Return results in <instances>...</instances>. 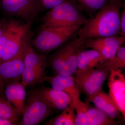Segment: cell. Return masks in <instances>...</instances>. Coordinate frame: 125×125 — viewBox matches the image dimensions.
I'll return each mask as SVG.
<instances>
[{
  "instance_id": "18",
  "label": "cell",
  "mask_w": 125,
  "mask_h": 125,
  "mask_svg": "<svg viewBox=\"0 0 125 125\" xmlns=\"http://www.w3.org/2000/svg\"><path fill=\"white\" fill-rule=\"evenodd\" d=\"M45 70L25 67L22 74V83L25 87H31L45 81Z\"/></svg>"
},
{
  "instance_id": "26",
  "label": "cell",
  "mask_w": 125,
  "mask_h": 125,
  "mask_svg": "<svg viewBox=\"0 0 125 125\" xmlns=\"http://www.w3.org/2000/svg\"><path fill=\"white\" fill-rule=\"evenodd\" d=\"M123 11L121 18L120 33L121 36H123L125 39V3L123 4Z\"/></svg>"
},
{
  "instance_id": "27",
  "label": "cell",
  "mask_w": 125,
  "mask_h": 125,
  "mask_svg": "<svg viewBox=\"0 0 125 125\" xmlns=\"http://www.w3.org/2000/svg\"><path fill=\"white\" fill-rule=\"evenodd\" d=\"M16 123L12 121L5 119V118H0V125H16Z\"/></svg>"
},
{
  "instance_id": "8",
  "label": "cell",
  "mask_w": 125,
  "mask_h": 125,
  "mask_svg": "<svg viewBox=\"0 0 125 125\" xmlns=\"http://www.w3.org/2000/svg\"><path fill=\"white\" fill-rule=\"evenodd\" d=\"M29 37V35L27 36L18 54L14 58L0 64V81L5 84L21 79L25 67L24 51L30 42Z\"/></svg>"
},
{
  "instance_id": "9",
  "label": "cell",
  "mask_w": 125,
  "mask_h": 125,
  "mask_svg": "<svg viewBox=\"0 0 125 125\" xmlns=\"http://www.w3.org/2000/svg\"><path fill=\"white\" fill-rule=\"evenodd\" d=\"M107 85L108 94L125 121V76L121 70H110Z\"/></svg>"
},
{
  "instance_id": "25",
  "label": "cell",
  "mask_w": 125,
  "mask_h": 125,
  "mask_svg": "<svg viewBox=\"0 0 125 125\" xmlns=\"http://www.w3.org/2000/svg\"><path fill=\"white\" fill-rule=\"evenodd\" d=\"M67 0H40L42 7L51 9L62 4Z\"/></svg>"
},
{
  "instance_id": "10",
  "label": "cell",
  "mask_w": 125,
  "mask_h": 125,
  "mask_svg": "<svg viewBox=\"0 0 125 125\" xmlns=\"http://www.w3.org/2000/svg\"><path fill=\"white\" fill-rule=\"evenodd\" d=\"M125 42L123 36H115L85 39L84 46L85 49L96 50L108 60L115 55L118 49Z\"/></svg>"
},
{
  "instance_id": "24",
  "label": "cell",
  "mask_w": 125,
  "mask_h": 125,
  "mask_svg": "<svg viewBox=\"0 0 125 125\" xmlns=\"http://www.w3.org/2000/svg\"><path fill=\"white\" fill-rule=\"evenodd\" d=\"M73 103L76 113L75 125H88L87 112L90 106L81 99Z\"/></svg>"
},
{
  "instance_id": "13",
  "label": "cell",
  "mask_w": 125,
  "mask_h": 125,
  "mask_svg": "<svg viewBox=\"0 0 125 125\" xmlns=\"http://www.w3.org/2000/svg\"><path fill=\"white\" fill-rule=\"evenodd\" d=\"M25 87L22 83L17 81L5 84L6 97L21 115H22L27 98Z\"/></svg>"
},
{
  "instance_id": "16",
  "label": "cell",
  "mask_w": 125,
  "mask_h": 125,
  "mask_svg": "<svg viewBox=\"0 0 125 125\" xmlns=\"http://www.w3.org/2000/svg\"><path fill=\"white\" fill-rule=\"evenodd\" d=\"M108 60L96 50L83 49L81 50L78 54L77 70L100 67Z\"/></svg>"
},
{
  "instance_id": "17",
  "label": "cell",
  "mask_w": 125,
  "mask_h": 125,
  "mask_svg": "<svg viewBox=\"0 0 125 125\" xmlns=\"http://www.w3.org/2000/svg\"><path fill=\"white\" fill-rule=\"evenodd\" d=\"M24 63L25 67L45 70L47 65L46 56L36 53L29 42L24 51Z\"/></svg>"
},
{
  "instance_id": "6",
  "label": "cell",
  "mask_w": 125,
  "mask_h": 125,
  "mask_svg": "<svg viewBox=\"0 0 125 125\" xmlns=\"http://www.w3.org/2000/svg\"><path fill=\"white\" fill-rule=\"evenodd\" d=\"M75 80L80 90L90 97L102 88L109 71L101 67L77 70L75 73Z\"/></svg>"
},
{
  "instance_id": "15",
  "label": "cell",
  "mask_w": 125,
  "mask_h": 125,
  "mask_svg": "<svg viewBox=\"0 0 125 125\" xmlns=\"http://www.w3.org/2000/svg\"><path fill=\"white\" fill-rule=\"evenodd\" d=\"M88 99L89 102L93 103L96 107L104 112L113 120H115L119 116L120 112L114 102L109 94L104 92L102 89Z\"/></svg>"
},
{
  "instance_id": "28",
  "label": "cell",
  "mask_w": 125,
  "mask_h": 125,
  "mask_svg": "<svg viewBox=\"0 0 125 125\" xmlns=\"http://www.w3.org/2000/svg\"><path fill=\"white\" fill-rule=\"evenodd\" d=\"M5 84L2 81H0V92L4 93Z\"/></svg>"
},
{
  "instance_id": "3",
  "label": "cell",
  "mask_w": 125,
  "mask_h": 125,
  "mask_svg": "<svg viewBox=\"0 0 125 125\" xmlns=\"http://www.w3.org/2000/svg\"><path fill=\"white\" fill-rule=\"evenodd\" d=\"M73 0H67L50 9L42 19L41 28L82 26L87 19Z\"/></svg>"
},
{
  "instance_id": "1",
  "label": "cell",
  "mask_w": 125,
  "mask_h": 125,
  "mask_svg": "<svg viewBox=\"0 0 125 125\" xmlns=\"http://www.w3.org/2000/svg\"><path fill=\"white\" fill-rule=\"evenodd\" d=\"M122 0H110L81 26L77 36L83 39L116 36L120 32Z\"/></svg>"
},
{
  "instance_id": "14",
  "label": "cell",
  "mask_w": 125,
  "mask_h": 125,
  "mask_svg": "<svg viewBox=\"0 0 125 125\" xmlns=\"http://www.w3.org/2000/svg\"><path fill=\"white\" fill-rule=\"evenodd\" d=\"M37 90L52 109L62 111L73 102L68 94L52 87H43Z\"/></svg>"
},
{
  "instance_id": "7",
  "label": "cell",
  "mask_w": 125,
  "mask_h": 125,
  "mask_svg": "<svg viewBox=\"0 0 125 125\" xmlns=\"http://www.w3.org/2000/svg\"><path fill=\"white\" fill-rule=\"evenodd\" d=\"M2 8L6 12L27 22H31L42 9L40 0H2Z\"/></svg>"
},
{
  "instance_id": "23",
  "label": "cell",
  "mask_w": 125,
  "mask_h": 125,
  "mask_svg": "<svg viewBox=\"0 0 125 125\" xmlns=\"http://www.w3.org/2000/svg\"><path fill=\"white\" fill-rule=\"evenodd\" d=\"M100 67L110 71L113 69H125V46H121L113 58L108 60Z\"/></svg>"
},
{
  "instance_id": "5",
  "label": "cell",
  "mask_w": 125,
  "mask_h": 125,
  "mask_svg": "<svg viewBox=\"0 0 125 125\" xmlns=\"http://www.w3.org/2000/svg\"><path fill=\"white\" fill-rule=\"evenodd\" d=\"M53 110L37 90H33L27 95L19 125H39L52 115Z\"/></svg>"
},
{
  "instance_id": "20",
  "label": "cell",
  "mask_w": 125,
  "mask_h": 125,
  "mask_svg": "<svg viewBox=\"0 0 125 125\" xmlns=\"http://www.w3.org/2000/svg\"><path fill=\"white\" fill-rule=\"evenodd\" d=\"M88 125H112L118 123L97 108L90 107L87 112Z\"/></svg>"
},
{
  "instance_id": "2",
  "label": "cell",
  "mask_w": 125,
  "mask_h": 125,
  "mask_svg": "<svg viewBox=\"0 0 125 125\" xmlns=\"http://www.w3.org/2000/svg\"><path fill=\"white\" fill-rule=\"evenodd\" d=\"M84 40L75 36L60 47L51 56L49 63L57 74L71 76L77 70V58L84 46Z\"/></svg>"
},
{
  "instance_id": "19",
  "label": "cell",
  "mask_w": 125,
  "mask_h": 125,
  "mask_svg": "<svg viewBox=\"0 0 125 125\" xmlns=\"http://www.w3.org/2000/svg\"><path fill=\"white\" fill-rule=\"evenodd\" d=\"M76 113L73 102L62 110L60 114L46 123L49 125H75Z\"/></svg>"
},
{
  "instance_id": "12",
  "label": "cell",
  "mask_w": 125,
  "mask_h": 125,
  "mask_svg": "<svg viewBox=\"0 0 125 125\" xmlns=\"http://www.w3.org/2000/svg\"><path fill=\"white\" fill-rule=\"evenodd\" d=\"M45 81L50 84L52 88L68 94L72 98L73 102L80 99L81 90L75 78L72 75L57 74L53 76H46Z\"/></svg>"
},
{
  "instance_id": "21",
  "label": "cell",
  "mask_w": 125,
  "mask_h": 125,
  "mask_svg": "<svg viewBox=\"0 0 125 125\" xmlns=\"http://www.w3.org/2000/svg\"><path fill=\"white\" fill-rule=\"evenodd\" d=\"M0 92V118L8 119L19 124L21 115L13 106L11 103Z\"/></svg>"
},
{
  "instance_id": "4",
  "label": "cell",
  "mask_w": 125,
  "mask_h": 125,
  "mask_svg": "<svg viewBox=\"0 0 125 125\" xmlns=\"http://www.w3.org/2000/svg\"><path fill=\"white\" fill-rule=\"evenodd\" d=\"M81 27L76 25L41 28L33 41L34 46L41 52H49L77 36Z\"/></svg>"
},
{
  "instance_id": "29",
  "label": "cell",
  "mask_w": 125,
  "mask_h": 125,
  "mask_svg": "<svg viewBox=\"0 0 125 125\" xmlns=\"http://www.w3.org/2000/svg\"><path fill=\"white\" fill-rule=\"evenodd\" d=\"M4 20H0V38L2 34V29H3V24H4Z\"/></svg>"
},
{
  "instance_id": "11",
  "label": "cell",
  "mask_w": 125,
  "mask_h": 125,
  "mask_svg": "<svg viewBox=\"0 0 125 125\" xmlns=\"http://www.w3.org/2000/svg\"><path fill=\"white\" fill-rule=\"evenodd\" d=\"M31 23H24L18 21L4 46L2 62L11 60L18 54L25 39L28 35Z\"/></svg>"
},
{
  "instance_id": "22",
  "label": "cell",
  "mask_w": 125,
  "mask_h": 125,
  "mask_svg": "<svg viewBox=\"0 0 125 125\" xmlns=\"http://www.w3.org/2000/svg\"><path fill=\"white\" fill-rule=\"evenodd\" d=\"M81 11L89 17L104 7L110 0H73Z\"/></svg>"
}]
</instances>
